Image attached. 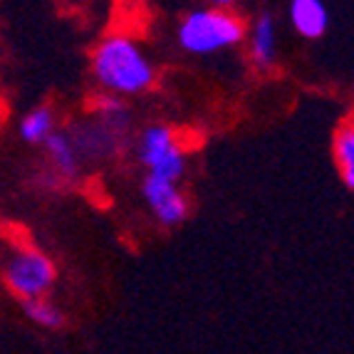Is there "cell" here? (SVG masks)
Wrapping results in <instances>:
<instances>
[{"label":"cell","mask_w":354,"mask_h":354,"mask_svg":"<svg viewBox=\"0 0 354 354\" xmlns=\"http://www.w3.org/2000/svg\"><path fill=\"white\" fill-rule=\"evenodd\" d=\"M92 77L104 95L139 97L153 87L156 67L142 50V45L129 35H106L92 50Z\"/></svg>","instance_id":"6da1fadb"},{"label":"cell","mask_w":354,"mask_h":354,"mask_svg":"<svg viewBox=\"0 0 354 354\" xmlns=\"http://www.w3.org/2000/svg\"><path fill=\"white\" fill-rule=\"evenodd\" d=\"M248 37V28L238 12L216 8H194L176 28L178 48L189 55H216L241 45Z\"/></svg>","instance_id":"7a4b0ae2"},{"label":"cell","mask_w":354,"mask_h":354,"mask_svg":"<svg viewBox=\"0 0 354 354\" xmlns=\"http://www.w3.org/2000/svg\"><path fill=\"white\" fill-rule=\"evenodd\" d=\"M3 283L12 297L32 300L48 297L57 283V266L32 243H12L3 263Z\"/></svg>","instance_id":"3957f363"},{"label":"cell","mask_w":354,"mask_h":354,"mask_svg":"<svg viewBox=\"0 0 354 354\" xmlns=\"http://www.w3.org/2000/svg\"><path fill=\"white\" fill-rule=\"evenodd\" d=\"M136 156L149 176L181 183L186 174V151L178 134L166 124H149L136 136Z\"/></svg>","instance_id":"277c9868"},{"label":"cell","mask_w":354,"mask_h":354,"mask_svg":"<svg viewBox=\"0 0 354 354\" xmlns=\"http://www.w3.org/2000/svg\"><path fill=\"white\" fill-rule=\"evenodd\" d=\"M142 196L153 221L164 225V228H176V225H181L183 221L189 218V198H186V194H183L176 181L149 176L147 174L142 181Z\"/></svg>","instance_id":"5b68a950"},{"label":"cell","mask_w":354,"mask_h":354,"mask_svg":"<svg viewBox=\"0 0 354 354\" xmlns=\"http://www.w3.org/2000/svg\"><path fill=\"white\" fill-rule=\"evenodd\" d=\"M45 156H48L50 171H53L55 181H72V178L80 176V169H82V151L77 147L72 131L57 129L48 142H45Z\"/></svg>","instance_id":"8992f818"},{"label":"cell","mask_w":354,"mask_h":354,"mask_svg":"<svg viewBox=\"0 0 354 354\" xmlns=\"http://www.w3.org/2000/svg\"><path fill=\"white\" fill-rule=\"evenodd\" d=\"M248 55L258 70H272L278 62V25L272 15L263 12L248 28Z\"/></svg>","instance_id":"52a82bcc"},{"label":"cell","mask_w":354,"mask_h":354,"mask_svg":"<svg viewBox=\"0 0 354 354\" xmlns=\"http://www.w3.org/2000/svg\"><path fill=\"white\" fill-rule=\"evenodd\" d=\"M288 18L297 35L307 40H317L330 28V12L322 0H290Z\"/></svg>","instance_id":"ba28073f"},{"label":"cell","mask_w":354,"mask_h":354,"mask_svg":"<svg viewBox=\"0 0 354 354\" xmlns=\"http://www.w3.org/2000/svg\"><path fill=\"white\" fill-rule=\"evenodd\" d=\"M55 131H57V117H55L53 106L48 104L28 109L18 122L20 139L25 144H30V147H45V142H48Z\"/></svg>","instance_id":"9c48e42d"},{"label":"cell","mask_w":354,"mask_h":354,"mask_svg":"<svg viewBox=\"0 0 354 354\" xmlns=\"http://www.w3.org/2000/svg\"><path fill=\"white\" fill-rule=\"evenodd\" d=\"M332 159L342 183L354 191V114H349L332 136Z\"/></svg>","instance_id":"30bf717a"},{"label":"cell","mask_w":354,"mask_h":354,"mask_svg":"<svg viewBox=\"0 0 354 354\" xmlns=\"http://www.w3.org/2000/svg\"><path fill=\"white\" fill-rule=\"evenodd\" d=\"M23 315L32 322V325L42 327V330L57 332L65 327V313L57 302H53L50 297H32V300H23Z\"/></svg>","instance_id":"8fae6325"},{"label":"cell","mask_w":354,"mask_h":354,"mask_svg":"<svg viewBox=\"0 0 354 354\" xmlns=\"http://www.w3.org/2000/svg\"><path fill=\"white\" fill-rule=\"evenodd\" d=\"M95 119H100L102 124L112 127L119 134H129L131 129V114L129 106L122 97L114 95H102L100 100L95 102Z\"/></svg>","instance_id":"7c38bea8"},{"label":"cell","mask_w":354,"mask_h":354,"mask_svg":"<svg viewBox=\"0 0 354 354\" xmlns=\"http://www.w3.org/2000/svg\"><path fill=\"white\" fill-rule=\"evenodd\" d=\"M241 3L243 0H203V6L216 8V10H228V12H236V8Z\"/></svg>","instance_id":"4fadbf2b"}]
</instances>
